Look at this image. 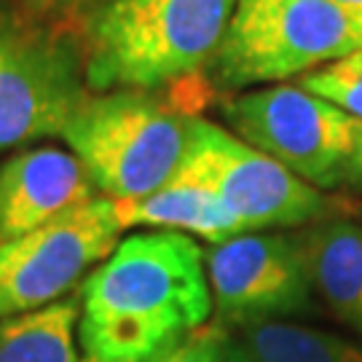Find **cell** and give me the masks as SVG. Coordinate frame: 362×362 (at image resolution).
I'll return each instance as SVG.
<instances>
[{
    "label": "cell",
    "instance_id": "obj_1",
    "mask_svg": "<svg viewBox=\"0 0 362 362\" xmlns=\"http://www.w3.org/2000/svg\"><path fill=\"white\" fill-rule=\"evenodd\" d=\"M78 338L100 362H151L212 317L204 247L180 231H140L78 287Z\"/></svg>",
    "mask_w": 362,
    "mask_h": 362
},
{
    "label": "cell",
    "instance_id": "obj_2",
    "mask_svg": "<svg viewBox=\"0 0 362 362\" xmlns=\"http://www.w3.org/2000/svg\"><path fill=\"white\" fill-rule=\"evenodd\" d=\"M236 0H105L76 19L91 94L207 76Z\"/></svg>",
    "mask_w": 362,
    "mask_h": 362
},
{
    "label": "cell",
    "instance_id": "obj_3",
    "mask_svg": "<svg viewBox=\"0 0 362 362\" xmlns=\"http://www.w3.org/2000/svg\"><path fill=\"white\" fill-rule=\"evenodd\" d=\"M191 118L169 89L100 91L78 107L62 140L86 167L100 196L127 202L153 194L175 177Z\"/></svg>",
    "mask_w": 362,
    "mask_h": 362
},
{
    "label": "cell",
    "instance_id": "obj_4",
    "mask_svg": "<svg viewBox=\"0 0 362 362\" xmlns=\"http://www.w3.org/2000/svg\"><path fill=\"white\" fill-rule=\"evenodd\" d=\"M362 49V13L336 0H236L207 70L218 103Z\"/></svg>",
    "mask_w": 362,
    "mask_h": 362
},
{
    "label": "cell",
    "instance_id": "obj_5",
    "mask_svg": "<svg viewBox=\"0 0 362 362\" xmlns=\"http://www.w3.org/2000/svg\"><path fill=\"white\" fill-rule=\"evenodd\" d=\"M89 94L76 22L0 0V151L62 137Z\"/></svg>",
    "mask_w": 362,
    "mask_h": 362
},
{
    "label": "cell",
    "instance_id": "obj_6",
    "mask_svg": "<svg viewBox=\"0 0 362 362\" xmlns=\"http://www.w3.org/2000/svg\"><path fill=\"white\" fill-rule=\"evenodd\" d=\"M172 180L209 188L242 223L245 233L298 231L333 215H354L357 209L346 196L314 188L204 116L191 118L185 156Z\"/></svg>",
    "mask_w": 362,
    "mask_h": 362
},
{
    "label": "cell",
    "instance_id": "obj_7",
    "mask_svg": "<svg viewBox=\"0 0 362 362\" xmlns=\"http://www.w3.org/2000/svg\"><path fill=\"white\" fill-rule=\"evenodd\" d=\"M215 107L239 140L325 194L341 191L357 118L296 83L228 94Z\"/></svg>",
    "mask_w": 362,
    "mask_h": 362
},
{
    "label": "cell",
    "instance_id": "obj_8",
    "mask_svg": "<svg viewBox=\"0 0 362 362\" xmlns=\"http://www.w3.org/2000/svg\"><path fill=\"white\" fill-rule=\"evenodd\" d=\"M121 233L116 202L97 196L35 231L0 242V320L67 298L116 250Z\"/></svg>",
    "mask_w": 362,
    "mask_h": 362
},
{
    "label": "cell",
    "instance_id": "obj_9",
    "mask_svg": "<svg viewBox=\"0 0 362 362\" xmlns=\"http://www.w3.org/2000/svg\"><path fill=\"white\" fill-rule=\"evenodd\" d=\"M218 325L255 327L314 311V287L298 231L236 233L204 250Z\"/></svg>",
    "mask_w": 362,
    "mask_h": 362
},
{
    "label": "cell",
    "instance_id": "obj_10",
    "mask_svg": "<svg viewBox=\"0 0 362 362\" xmlns=\"http://www.w3.org/2000/svg\"><path fill=\"white\" fill-rule=\"evenodd\" d=\"M97 196V185L73 151L22 148L0 164V242L35 231Z\"/></svg>",
    "mask_w": 362,
    "mask_h": 362
},
{
    "label": "cell",
    "instance_id": "obj_11",
    "mask_svg": "<svg viewBox=\"0 0 362 362\" xmlns=\"http://www.w3.org/2000/svg\"><path fill=\"white\" fill-rule=\"evenodd\" d=\"M314 296L362 338V223L351 212L300 228Z\"/></svg>",
    "mask_w": 362,
    "mask_h": 362
},
{
    "label": "cell",
    "instance_id": "obj_12",
    "mask_svg": "<svg viewBox=\"0 0 362 362\" xmlns=\"http://www.w3.org/2000/svg\"><path fill=\"white\" fill-rule=\"evenodd\" d=\"M118 220L127 228L151 231H180L194 239L218 245L236 233H245L242 223L204 185L169 180L158 191L140 199L116 202Z\"/></svg>",
    "mask_w": 362,
    "mask_h": 362
},
{
    "label": "cell",
    "instance_id": "obj_13",
    "mask_svg": "<svg viewBox=\"0 0 362 362\" xmlns=\"http://www.w3.org/2000/svg\"><path fill=\"white\" fill-rule=\"evenodd\" d=\"M78 317L81 300L67 296L43 309L0 320V362H81Z\"/></svg>",
    "mask_w": 362,
    "mask_h": 362
},
{
    "label": "cell",
    "instance_id": "obj_14",
    "mask_svg": "<svg viewBox=\"0 0 362 362\" xmlns=\"http://www.w3.org/2000/svg\"><path fill=\"white\" fill-rule=\"evenodd\" d=\"M258 362H362V346L300 322H263L242 330Z\"/></svg>",
    "mask_w": 362,
    "mask_h": 362
},
{
    "label": "cell",
    "instance_id": "obj_15",
    "mask_svg": "<svg viewBox=\"0 0 362 362\" xmlns=\"http://www.w3.org/2000/svg\"><path fill=\"white\" fill-rule=\"evenodd\" d=\"M296 86L322 97L351 118L362 121V49L298 76Z\"/></svg>",
    "mask_w": 362,
    "mask_h": 362
},
{
    "label": "cell",
    "instance_id": "obj_16",
    "mask_svg": "<svg viewBox=\"0 0 362 362\" xmlns=\"http://www.w3.org/2000/svg\"><path fill=\"white\" fill-rule=\"evenodd\" d=\"M228 344H231V330H226L218 322H207L185 338L175 362H226Z\"/></svg>",
    "mask_w": 362,
    "mask_h": 362
},
{
    "label": "cell",
    "instance_id": "obj_17",
    "mask_svg": "<svg viewBox=\"0 0 362 362\" xmlns=\"http://www.w3.org/2000/svg\"><path fill=\"white\" fill-rule=\"evenodd\" d=\"M16 6H22L27 11L59 19V22H76L81 13L91 11L94 6H100L105 0H11Z\"/></svg>",
    "mask_w": 362,
    "mask_h": 362
},
{
    "label": "cell",
    "instance_id": "obj_18",
    "mask_svg": "<svg viewBox=\"0 0 362 362\" xmlns=\"http://www.w3.org/2000/svg\"><path fill=\"white\" fill-rule=\"evenodd\" d=\"M341 188L362 194V121H357V129H354V145H351L349 161H346V169H344Z\"/></svg>",
    "mask_w": 362,
    "mask_h": 362
},
{
    "label": "cell",
    "instance_id": "obj_19",
    "mask_svg": "<svg viewBox=\"0 0 362 362\" xmlns=\"http://www.w3.org/2000/svg\"><path fill=\"white\" fill-rule=\"evenodd\" d=\"M226 362H258V357L250 351L242 338H233L231 336V344H228V360Z\"/></svg>",
    "mask_w": 362,
    "mask_h": 362
},
{
    "label": "cell",
    "instance_id": "obj_20",
    "mask_svg": "<svg viewBox=\"0 0 362 362\" xmlns=\"http://www.w3.org/2000/svg\"><path fill=\"white\" fill-rule=\"evenodd\" d=\"M182 344H185V341H182ZM182 344H180V346H182ZM180 346H175V349L158 354V357H156V360H151V362H175V360H177V354H180Z\"/></svg>",
    "mask_w": 362,
    "mask_h": 362
},
{
    "label": "cell",
    "instance_id": "obj_21",
    "mask_svg": "<svg viewBox=\"0 0 362 362\" xmlns=\"http://www.w3.org/2000/svg\"><path fill=\"white\" fill-rule=\"evenodd\" d=\"M336 3L346 6V8H351V11H360L362 13V0H336Z\"/></svg>",
    "mask_w": 362,
    "mask_h": 362
},
{
    "label": "cell",
    "instance_id": "obj_22",
    "mask_svg": "<svg viewBox=\"0 0 362 362\" xmlns=\"http://www.w3.org/2000/svg\"><path fill=\"white\" fill-rule=\"evenodd\" d=\"M81 362H100V360H91V357H83Z\"/></svg>",
    "mask_w": 362,
    "mask_h": 362
}]
</instances>
